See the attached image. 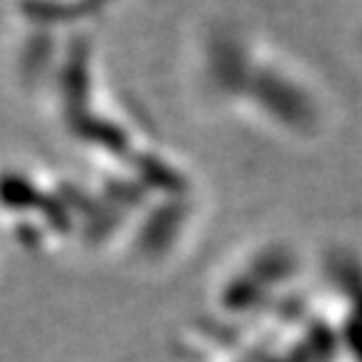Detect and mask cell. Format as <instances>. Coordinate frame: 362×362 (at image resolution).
Instances as JSON below:
<instances>
[{"label": "cell", "mask_w": 362, "mask_h": 362, "mask_svg": "<svg viewBox=\"0 0 362 362\" xmlns=\"http://www.w3.org/2000/svg\"><path fill=\"white\" fill-rule=\"evenodd\" d=\"M58 98L63 101L68 124H76L90 113V51L86 38H74V43L61 56Z\"/></svg>", "instance_id": "1"}, {"label": "cell", "mask_w": 362, "mask_h": 362, "mask_svg": "<svg viewBox=\"0 0 362 362\" xmlns=\"http://www.w3.org/2000/svg\"><path fill=\"white\" fill-rule=\"evenodd\" d=\"M56 53V43H53V30L51 28H35L28 35L25 45L21 51V76L23 81H35L38 76H43L48 71Z\"/></svg>", "instance_id": "2"}]
</instances>
